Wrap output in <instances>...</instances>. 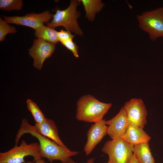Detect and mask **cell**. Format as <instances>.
<instances>
[{"mask_svg":"<svg viewBox=\"0 0 163 163\" xmlns=\"http://www.w3.org/2000/svg\"><path fill=\"white\" fill-rule=\"evenodd\" d=\"M129 124L143 128L147 123L146 107L140 98H132L123 107Z\"/></svg>","mask_w":163,"mask_h":163,"instance_id":"7","label":"cell"},{"mask_svg":"<svg viewBox=\"0 0 163 163\" xmlns=\"http://www.w3.org/2000/svg\"><path fill=\"white\" fill-rule=\"evenodd\" d=\"M60 43L68 50L71 51L75 56L76 57H78V47L75 43L72 41V40L62 41Z\"/></svg>","mask_w":163,"mask_h":163,"instance_id":"20","label":"cell"},{"mask_svg":"<svg viewBox=\"0 0 163 163\" xmlns=\"http://www.w3.org/2000/svg\"><path fill=\"white\" fill-rule=\"evenodd\" d=\"M105 123L108 125L107 134L112 139L122 138L129 124L123 107L114 117Z\"/></svg>","mask_w":163,"mask_h":163,"instance_id":"11","label":"cell"},{"mask_svg":"<svg viewBox=\"0 0 163 163\" xmlns=\"http://www.w3.org/2000/svg\"><path fill=\"white\" fill-rule=\"evenodd\" d=\"M78 1H71L69 6L64 10L57 9L53 14L52 21L46 23L47 26L55 28L62 26L66 30L76 34L82 36L83 32L79 26L77 20L80 13L77 10Z\"/></svg>","mask_w":163,"mask_h":163,"instance_id":"3","label":"cell"},{"mask_svg":"<svg viewBox=\"0 0 163 163\" xmlns=\"http://www.w3.org/2000/svg\"><path fill=\"white\" fill-rule=\"evenodd\" d=\"M102 119L91 125L87 133V140L84 148L86 155H89L96 145L107 134L108 126Z\"/></svg>","mask_w":163,"mask_h":163,"instance_id":"10","label":"cell"},{"mask_svg":"<svg viewBox=\"0 0 163 163\" xmlns=\"http://www.w3.org/2000/svg\"><path fill=\"white\" fill-rule=\"evenodd\" d=\"M84 7L86 17L89 21L94 20L96 13L100 11L104 6V4L100 0H80Z\"/></svg>","mask_w":163,"mask_h":163,"instance_id":"15","label":"cell"},{"mask_svg":"<svg viewBox=\"0 0 163 163\" xmlns=\"http://www.w3.org/2000/svg\"><path fill=\"white\" fill-rule=\"evenodd\" d=\"M25 133H29L36 137L39 142L40 152L42 158H46L50 162L59 160L61 163H69L70 157L77 155L78 152L72 151L58 145L46 137L37 132L34 126L30 125L25 119L22 120L20 127L15 139V146H17L21 137Z\"/></svg>","mask_w":163,"mask_h":163,"instance_id":"1","label":"cell"},{"mask_svg":"<svg viewBox=\"0 0 163 163\" xmlns=\"http://www.w3.org/2000/svg\"><path fill=\"white\" fill-rule=\"evenodd\" d=\"M27 156H32L34 161L42 159L38 143L28 144L23 140L19 146H15L8 151L0 153V163H25L24 158Z\"/></svg>","mask_w":163,"mask_h":163,"instance_id":"5","label":"cell"},{"mask_svg":"<svg viewBox=\"0 0 163 163\" xmlns=\"http://www.w3.org/2000/svg\"><path fill=\"white\" fill-rule=\"evenodd\" d=\"M133 154L140 163H155L148 142L134 145Z\"/></svg>","mask_w":163,"mask_h":163,"instance_id":"14","label":"cell"},{"mask_svg":"<svg viewBox=\"0 0 163 163\" xmlns=\"http://www.w3.org/2000/svg\"><path fill=\"white\" fill-rule=\"evenodd\" d=\"M34 126L36 130L39 133L51 139L62 147L68 149L60 139L57 128L53 120L46 119L43 122L35 123Z\"/></svg>","mask_w":163,"mask_h":163,"instance_id":"12","label":"cell"},{"mask_svg":"<svg viewBox=\"0 0 163 163\" xmlns=\"http://www.w3.org/2000/svg\"><path fill=\"white\" fill-rule=\"evenodd\" d=\"M25 163H47L46 162L45 160L42 159L38 160L32 162L31 161H27V162H25Z\"/></svg>","mask_w":163,"mask_h":163,"instance_id":"24","label":"cell"},{"mask_svg":"<svg viewBox=\"0 0 163 163\" xmlns=\"http://www.w3.org/2000/svg\"><path fill=\"white\" fill-rule=\"evenodd\" d=\"M77 105V120L95 123L103 119L112 104L101 102L93 96L88 95L82 97Z\"/></svg>","mask_w":163,"mask_h":163,"instance_id":"2","label":"cell"},{"mask_svg":"<svg viewBox=\"0 0 163 163\" xmlns=\"http://www.w3.org/2000/svg\"><path fill=\"white\" fill-rule=\"evenodd\" d=\"M137 17L139 28L148 34L151 40L163 37V7L145 11Z\"/></svg>","mask_w":163,"mask_h":163,"instance_id":"4","label":"cell"},{"mask_svg":"<svg viewBox=\"0 0 163 163\" xmlns=\"http://www.w3.org/2000/svg\"><path fill=\"white\" fill-rule=\"evenodd\" d=\"M122 138L127 143L134 146L149 142L151 139L150 136L143 128L130 124Z\"/></svg>","mask_w":163,"mask_h":163,"instance_id":"13","label":"cell"},{"mask_svg":"<svg viewBox=\"0 0 163 163\" xmlns=\"http://www.w3.org/2000/svg\"><path fill=\"white\" fill-rule=\"evenodd\" d=\"M128 163H140L136 159L135 156L133 155Z\"/></svg>","mask_w":163,"mask_h":163,"instance_id":"22","label":"cell"},{"mask_svg":"<svg viewBox=\"0 0 163 163\" xmlns=\"http://www.w3.org/2000/svg\"><path fill=\"white\" fill-rule=\"evenodd\" d=\"M75 36L71 34L69 31L61 30L57 32V37L59 42H61L69 40H72Z\"/></svg>","mask_w":163,"mask_h":163,"instance_id":"21","label":"cell"},{"mask_svg":"<svg viewBox=\"0 0 163 163\" xmlns=\"http://www.w3.org/2000/svg\"><path fill=\"white\" fill-rule=\"evenodd\" d=\"M23 5L21 0H0V9L4 11H18Z\"/></svg>","mask_w":163,"mask_h":163,"instance_id":"18","label":"cell"},{"mask_svg":"<svg viewBox=\"0 0 163 163\" xmlns=\"http://www.w3.org/2000/svg\"><path fill=\"white\" fill-rule=\"evenodd\" d=\"M133 147L120 138L107 142L101 150L108 155L110 163H128L133 155Z\"/></svg>","mask_w":163,"mask_h":163,"instance_id":"6","label":"cell"},{"mask_svg":"<svg viewBox=\"0 0 163 163\" xmlns=\"http://www.w3.org/2000/svg\"><path fill=\"white\" fill-rule=\"evenodd\" d=\"M17 30L15 27L7 23L2 18H0V41L4 40L6 36L8 34L15 33Z\"/></svg>","mask_w":163,"mask_h":163,"instance_id":"19","label":"cell"},{"mask_svg":"<svg viewBox=\"0 0 163 163\" xmlns=\"http://www.w3.org/2000/svg\"><path fill=\"white\" fill-rule=\"evenodd\" d=\"M53 14L49 11L40 13H31L23 16H4V20L8 24L28 27L34 30L44 25V23L49 22Z\"/></svg>","mask_w":163,"mask_h":163,"instance_id":"8","label":"cell"},{"mask_svg":"<svg viewBox=\"0 0 163 163\" xmlns=\"http://www.w3.org/2000/svg\"><path fill=\"white\" fill-rule=\"evenodd\" d=\"M34 30V35L37 38L42 39L54 44L59 42L57 37L58 31L55 28L44 25Z\"/></svg>","mask_w":163,"mask_h":163,"instance_id":"16","label":"cell"},{"mask_svg":"<svg viewBox=\"0 0 163 163\" xmlns=\"http://www.w3.org/2000/svg\"><path fill=\"white\" fill-rule=\"evenodd\" d=\"M55 49L54 44L40 39H34L31 48L28 49L29 55L34 59V67L40 70L44 61L52 56Z\"/></svg>","mask_w":163,"mask_h":163,"instance_id":"9","label":"cell"},{"mask_svg":"<svg viewBox=\"0 0 163 163\" xmlns=\"http://www.w3.org/2000/svg\"><path fill=\"white\" fill-rule=\"evenodd\" d=\"M94 159L92 158L88 160L86 163H93L94 162ZM69 163H77L74 161L72 160L70 158L69 161ZM107 163H110L108 161Z\"/></svg>","mask_w":163,"mask_h":163,"instance_id":"23","label":"cell"},{"mask_svg":"<svg viewBox=\"0 0 163 163\" xmlns=\"http://www.w3.org/2000/svg\"><path fill=\"white\" fill-rule=\"evenodd\" d=\"M27 104V108L32 114L35 123H41L46 120L47 118L36 103L31 99H28Z\"/></svg>","mask_w":163,"mask_h":163,"instance_id":"17","label":"cell"}]
</instances>
